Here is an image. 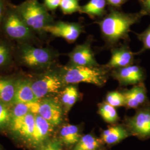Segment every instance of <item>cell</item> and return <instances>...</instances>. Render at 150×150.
<instances>
[{
    "label": "cell",
    "instance_id": "277c9868",
    "mask_svg": "<svg viewBox=\"0 0 150 150\" xmlns=\"http://www.w3.org/2000/svg\"><path fill=\"white\" fill-rule=\"evenodd\" d=\"M15 7L23 21L36 35L42 36L46 34L45 28L54 22L48 10L38 0H26Z\"/></svg>",
    "mask_w": 150,
    "mask_h": 150
},
{
    "label": "cell",
    "instance_id": "5b68a950",
    "mask_svg": "<svg viewBox=\"0 0 150 150\" xmlns=\"http://www.w3.org/2000/svg\"><path fill=\"white\" fill-rule=\"evenodd\" d=\"M59 75L64 84L85 82L97 86H103L107 80V71L98 66H78L69 64L63 67Z\"/></svg>",
    "mask_w": 150,
    "mask_h": 150
},
{
    "label": "cell",
    "instance_id": "484cf974",
    "mask_svg": "<svg viewBox=\"0 0 150 150\" xmlns=\"http://www.w3.org/2000/svg\"><path fill=\"white\" fill-rule=\"evenodd\" d=\"M106 102L114 107L125 106V100L123 93L118 91H112L107 93Z\"/></svg>",
    "mask_w": 150,
    "mask_h": 150
},
{
    "label": "cell",
    "instance_id": "83f0119b",
    "mask_svg": "<svg viewBox=\"0 0 150 150\" xmlns=\"http://www.w3.org/2000/svg\"><path fill=\"white\" fill-rule=\"evenodd\" d=\"M11 120V111L7 105L0 102V129H4L10 125Z\"/></svg>",
    "mask_w": 150,
    "mask_h": 150
},
{
    "label": "cell",
    "instance_id": "d590c367",
    "mask_svg": "<svg viewBox=\"0 0 150 150\" xmlns=\"http://www.w3.org/2000/svg\"><path fill=\"white\" fill-rule=\"evenodd\" d=\"M101 150L100 149H99V150Z\"/></svg>",
    "mask_w": 150,
    "mask_h": 150
},
{
    "label": "cell",
    "instance_id": "603a6c76",
    "mask_svg": "<svg viewBox=\"0 0 150 150\" xmlns=\"http://www.w3.org/2000/svg\"><path fill=\"white\" fill-rule=\"evenodd\" d=\"M79 97L77 88L72 85L67 86L61 92V104L66 112H68L77 101Z\"/></svg>",
    "mask_w": 150,
    "mask_h": 150
},
{
    "label": "cell",
    "instance_id": "ba28073f",
    "mask_svg": "<svg viewBox=\"0 0 150 150\" xmlns=\"http://www.w3.org/2000/svg\"><path fill=\"white\" fill-rule=\"evenodd\" d=\"M44 31L46 33L63 38L69 43H73L79 37L82 29L80 25L77 23L57 21L46 26Z\"/></svg>",
    "mask_w": 150,
    "mask_h": 150
},
{
    "label": "cell",
    "instance_id": "f1b7e54d",
    "mask_svg": "<svg viewBox=\"0 0 150 150\" xmlns=\"http://www.w3.org/2000/svg\"><path fill=\"white\" fill-rule=\"evenodd\" d=\"M62 144L59 139H48L44 144L41 145L38 150H62Z\"/></svg>",
    "mask_w": 150,
    "mask_h": 150
},
{
    "label": "cell",
    "instance_id": "d6a6232c",
    "mask_svg": "<svg viewBox=\"0 0 150 150\" xmlns=\"http://www.w3.org/2000/svg\"><path fill=\"white\" fill-rule=\"evenodd\" d=\"M142 10L145 15L147 14L150 15V0H140Z\"/></svg>",
    "mask_w": 150,
    "mask_h": 150
},
{
    "label": "cell",
    "instance_id": "44dd1931",
    "mask_svg": "<svg viewBox=\"0 0 150 150\" xmlns=\"http://www.w3.org/2000/svg\"><path fill=\"white\" fill-rule=\"evenodd\" d=\"M16 82L9 79L0 78V102L9 104L14 101Z\"/></svg>",
    "mask_w": 150,
    "mask_h": 150
},
{
    "label": "cell",
    "instance_id": "9a60e30c",
    "mask_svg": "<svg viewBox=\"0 0 150 150\" xmlns=\"http://www.w3.org/2000/svg\"><path fill=\"white\" fill-rule=\"evenodd\" d=\"M123 93L125 100V107L136 108L143 105L146 100V90L143 85H138Z\"/></svg>",
    "mask_w": 150,
    "mask_h": 150
},
{
    "label": "cell",
    "instance_id": "4fadbf2b",
    "mask_svg": "<svg viewBox=\"0 0 150 150\" xmlns=\"http://www.w3.org/2000/svg\"><path fill=\"white\" fill-rule=\"evenodd\" d=\"M112 76L121 85L126 86L139 83L143 80L144 74L140 67L131 64L115 69L113 72Z\"/></svg>",
    "mask_w": 150,
    "mask_h": 150
},
{
    "label": "cell",
    "instance_id": "4dcf8cb0",
    "mask_svg": "<svg viewBox=\"0 0 150 150\" xmlns=\"http://www.w3.org/2000/svg\"><path fill=\"white\" fill-rule=\"evenodd\" d=\"M61 0H44V6L50 11L55 10L59 7Z\"/></svg>",
    "mask_w": 150,
    "mask_h": 150
},
{
    "label": "cell",
    "instance_id": "2e32d148",
    "mask_svg": "<svg viewBox=\"0 0 150 150\" xmlns=\"http://www.w3.org/2000/svg\"><path fill=\"white\" fill-rule=\"evenodd\" d=\"M131 135L129 130L121 125L112 126L104 130L101 136L102 142L107 145L118 144Z\"/></svg>",
    "mask_w": 150,
    "mask_h": 150
},
{
    "label": "cell",
    "instance_id": "3957f363",
    "mask_svg": "<svg viewBox=\"0 0 150 150\" xmlns=\"http://www.w3.org/2000/svg\"><path fill=\"white\" fill-rule=\"evenodd\" d=\"M56 54L48 48L34 46L28 43H17L14 57L19 64L32 69H43L54 63Z\"/></svg>",
    "mask_w": 150,
    "mask_h": 150
},
{
    "label": "cell",
    "instance_id": "52a82bcc",
    "mask_svg": "<svg viewBox=\"0 0 150 150\" xmlns=\"http://www.w3.org/2000/svg\"><path fill=\"white\" fill-rule=\"evenodd\" d=\"M126 128L131 134L141 139L150 137V108L140 109L134 116L126 120Z\"/></svg>",
    "mask_w": 150,
    "mask_h": 150
},
{
    "label": "cell",
    "instance_id": "8fae6325",
    "mask_svg": "<svg viewBox=\"0 0 150 150\" xmlns=\"http://www.w3.org/2000/svg\"><path fill=\"white\" fill-rule=\"evenodd\" d=\"M10 125L16 137L29 146L35 126V115L30 113L22 119L11 122Z\"/></svg>",
    "mask_w": 150,
    "mask_h": 150
},
{
    "label": "cell",
    "instance_id": "836d02e7",
    "mask_svg": "<svg viewBox=\"0 0 150 150\" xmlns=\"http://www.w3.org/2000/svg\"><path fill=\"white\" fill-rule=\"evenodd\" d=\"M107 1L110 5L115 7H118L122 5L120 0H107Z\"/></svg>",
    "mask_w": 150,
    "mask_h": 150
},
{
    "label": "cell",
    "instance_id": "d6986e66",
    "mask_svg": "<svg viewBox=\"0 0 150 150\" xmlns=\"http://www.w3.org/2000/svg\"><path fill=\"white\" fill-rule=\"evenodd\" d=\"M14 104L15 105L11 111L10 123L22 119L30 113L35 115L38 114L40 100L30 103H16Z\"/></svg>",
    "mask_w": 150,
    "mask_h": 150
},
{
    "label": "cell",
    "instance_id": "7c38bea8",
    "mask_svg": "<svg viewBox=\"0 0 150 150\" xmlns=\"http://www.w3.org/2000/svg\"><path fill=\"white\" fill-rule=\"evenodd\" d=\"M54 126L38 114L35 115V126L30 146L37 149L44 144L54 131Z\"/></svg>",
    "mask_w": 150,
    "mask_h": 150
},
{
    "label": "cell",
    "instance_id": "5bb4252c",
    "mask_svg": "<svg viewBox=\"0 0 150 150\" xmlns=\"http://www.w3.org/2000/svg\"><path fill=\"white\" fill-rule=\"evenodd\" d=\"M134 54L127 47L115 48L112 51L111 59L106 65L107 68L117 69L132 64Z\"/></svg>",
    "mask_w": 150,
    "mask_h": 150
},
{
    "label": "cell",
    "instance_id": "1f68e13d",
    "mask_svg": "<svg viewBox=\"0 0 150 150\" xmlns=\"http://www.w3.org/2000/svg\"><path fill=\"white\" fill-rule=\"evenodd\" d=\"M9 4L8 0H0V29L6 11Z\"/></svg>",
    "mask_w": 150,
    "mask_h": 150
},
{
    "label": "cell",
    "instance_id": "8992f818",
    "mask_svg": "<svg viewBox=\"0 0 150 150\" xmlns=\"http://www.w3.org/2000/svg\"><path fill=\"white\" fill-rule=\"evenodd\" d=\"M64 85L59 74L50 72L41 75L32 82V88L38 100L59 93Z\"/></svg>",
    "mask_w": 150,
    "mask_h": 150
},
{
    "label": "cell",
    "instance_id": "9c48e42d",
    "mask_svg": "<svg viewBox=\"0 0 150 150\" xmlns=\"http://www.w3.org/2000/svg\"><path fill=\"white\" fill-rule=\"evenodd\" d=\"M62 104L57 99L48 97L40 100L38 114L54 126H57L63 120Z\"/></svg>",
    "mask_w": 150,
    "mask_h": 150
},
{
    "label": "cell",
    "instance_id": "7a4b0ae2",
    "mask_svg": "<svg viewBox=\"0 0 150 150\" xmlns=\"http://www.w3.org/2000/svg\"><path fill=\"white\" fill-rule=\"evenodd\" d=\"M0 33L8 40L17 43L33 45L38 42L39 40L23 21L15 5L10 3L6 11Z\"/></svg>",
    "mask_w": 150,
    "mask_h": 150
},
{
    "label": "cell",
    "instance_id": "e0dca14e",
    "mask_svg": "<svg viewBox=\"0 0 150 150\" xmlns=\"http://www.w3.org/2000/svg\"><path fill=\"white\" fill-rule=\"evenodd\" d=\"M38 101L32 88V82L25 80L18 81L16 82V90L14 103H30Z\"/></svg>",
    "mask_w": 150,
    "mask_h": 150
},
{
    "label": "cell",
    "instance_id": "30bf717a",
    "mask_svg": "<svg viewBox=\"0 0 150 150\" xmlns=\"http://www.w3.org/2000/svg\"><path fill=\"white\" fill-rule=\"evenodd\" d=\"M67 55L70 58L71 65L88 67L98 66L90 43L86 42L77 45Z\"/></svg>",
    "mask_w": 150,
    "mask_h": 150
},
{
    "label": "cell",
    "instance_id": "ffe728a7",
    "mask_svg": "<svg viewBox=\"0 0 150 150\" xmlns=\"http://www.w3.org/2000/svg\"><path fill=\"white\" fill-rule=\"evenodd\" d=\"M11 41L0 33V69L9 66L13 62L15 47Z\"/></svg>",
    "mask_w": 150,
    "mask_h": 150
},
{
    "label": "cell",
    "instance_id": "7402d4cb",
    "mask_svg": "<svg viewBox=\"0 0 150 150\" xmlns=\"http://www.w3.org/2000/svg\"><path fill=\"white\" fill-rule=\"evenodd\" d=\"M103 142L91 134L82 136L79 142L74 147L73 150H97L100 149Z\"/></svg>",
    "mask_w": 150,
    "mask_h": 150
},
{
    "label": "cell",
    "instance_id": "e575fe53",
    "mask_svg": "<svg viewBox=\"0 0 150 150\" xmlns=\"http://www.w3.org/2000/svg\"><path fill=\"white\" fill-rule=\"evenodd\" d=\"M121 1V2H122V4H123V3H125L127 0H120Z\"/></svg>",
    "mask_w": 150,
    "mask_h": 150
},
{
    "label": "cell",
    "instance_id": "4316f807",
    "mask_svg": "<svg viewBox=\"0 0 150 150\" xmlns=\"http://www.w3.org/2000/svg\"><path fill=\"white\" fill-rule=\"evenodd\" d=\"M60 8L64 15H69L80 11L79 0H61Z\"/></svg>",
    "mask_w": 150,
    "mask_h": 150
},
{
    "label": "cell",
    "instance_id": "d4e9b609",
    "mask_svg": "<svg viewBox=\"0 0 150 150\" xmlns=\"http://www.w3.org/2000/svg\"><path fill=\"white\" fill-rule=\"evenodd\" d=\"M98 113L107 123H115L118 120V113L115 107H113L106 102L99 105Z\"/></svg>",
    "mask_w": 150,
    "mask_h": 150
},
{
    "label": "cell",
    "instance_id": "ac0fdd59",
    "mask_svg": "<svg viewBox=\"0 0 150 150\" xmlns=\"http://www.w3.org/2000/svg\"><path fill=\"white\" fill-rule=\"evenodd\" d=\"M59 139L62 145L66 147H74L82 136L79 128L74 125L67 124L59 131Z\"/></svg>",
    "mask_w": 150,
    "mask_h": 150
},
{
    "label": "cell",
    "instance_id": "6da1fadb",
    "mask_svg": "<svg viewBox=\"0 0 150 150\" xmlns=\"http://www.w3.org/2000/svg\"><path fill=\"white\" fill-rule=\"evenodd\" d=\"M145 15L143 11L127 13L112 10L98 23L101 32L108 43L113 44L126 38L131 27Z\"/></svg>",
    "mask_w": 150,
    "mask_h": 150
},
{
    "label": "cell",
    "instance_id": "cb8c5ba5",
    "mask_svg": "<svg viewBox=\"0 0 150 150\" xmlns=\"http://www.w3.org/2000/svg\"><path fill=\"white\" fill-rule=\"evenodd\" d=\"M106 0H90L85 5L81 7L80 12L91 17L101 16L105 12Z\"/></svg>",
    "mask_w": 150,
    "mask_h": 150
},
{
    "label": "cell",
    "instance_id": "f546056e",
    "mask_svg": "<svg viewBox=\"0 0 150 150\" xmlns=\"http://www.w3.org/2000/svg\"><path fill=\"white\" fill-rule=\"evenodd\" d=\"M139 38L143 43L144 50H150V26L144 32L139 35Z\"/></svg>",
    "mask_w": 150,
    "mask_h": 150
}]
</instances>
